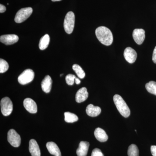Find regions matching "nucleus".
<instances>
[{
  "instance_id": "obj_30",
  "label": "nucleus",
  "mask_w": 156,
  "mask_h": 156,
  "mask_svg": "<svg viewBox=\"0 0 156 156\" xmlns=\"http://www.w3.org/2000/svg\"><path fill=\"white\" fill-rule=\"evenodd\" d=\"M75 82L77 84V85H78V84H80L81 83V81L79 80V79H78V78L76 77V78Z\"/></svg>"
},
{
  "instance_id": "obj_4",
  "label": "nucleus",
  "mask_w": 156,
  "mask_h": 156,
  "mask_svg": "<svg viewBox=\"0 0 156 156\" xmlns=\"http://www.w3.org/2000/svg\"><path fill=\"white\" fill-rule=\"evenodd\" d=\"M33 9L30 7L20 9L15 15L14 20L17 23H21L26 20L32 14Z\"/></svg>"
},
{
  "instance_id": "obj_17",
  "label": "nucleus",
  "mask_w": 156,
  "mask_h": 156,
  "mask_svg": "<svg viewBox=\"0 0 156 156\" xmlns=\"http://www.w3.org/2000/svg\"><path fill=\"white\" fill-rule=\"evenodd\" d=\"M52 79L49 75L46 76L41 82V87L42 90L46 93L50 92L52 87Z\"/></svg>"
},
{
  "instance_id": "obj_12",
  "label": "nucleus",
  "mask_w": 156,
  "mask_h": 156,
  "mask_svg": "<svg viewBox=\"0 0 156 156\" xmlns=\"http://www.w3.org/2000/svg\"><path fill=\"white\" fill-rule=\"evenodd\" d=\"M89 93L86 87H83L79 89L76 95V101L78 103L85 101L88 98Z\"/></svg>"
},
{
  "instance_id": "obj_15",
  "label": "nucleus",
  "mask_w": 156,
  "mask_h": 156,
  "mask_svg": "<svg viewBox=\"0 0 156 156\" xmlns=\"http://www.w3.org/2000/svg\"><path fill=\"white\" fill-rule=\"evenodd\" d=\"M47 149L51 154L55 156H61V151L58 146L53 142H48L46 144Z\"/></svg>"
},
{
  "instance_id": "obj_18",
  "label": "nucleus",
  "mask_w": 156,
  "mask_h": 156,
  "mask_svg": "<svg viewBox=\"0 0 156 156\" xmlns=\"http://www.w3.org/2000/svg\"><path fill=\"white\" fill-rule=\"evenodd\" d=\"M94 135L95 138L100 142H105L108 139V136L106 132L100 128H96L94 132Z\"/></svg>"
},
{
  "instance_id": "obj_23",
  "label": "nucleus",
  "mask_w": 156,
  "mask_h": 156,
  "mask_svg": "<svg viewBox=\"0 0 156 156\" xmlns=\"http://www.w3.org/2000/svg\"><path fill=\"white\" fill-rule=\"evenodd\" d=\"M128 156H139V150L138 147L135 144H131L128 149Z\"/></svg>"
},
{
  "instance_id": "obj_10",
  "label": "nucleus",
  "mask_w": 156,
  "mask_h": 156,
  "mask_svg": "<svg viewBox=\"0 0 156 156\" xmlns=\"http://www.w3.org/2000/svg\"><path fill=\"white\" fill-rule=\"evenodd\" d=\"M23 106L30 113L35 114L37 112V104L31 98H25L23 101Z\"/></svg>"
},
{
  "instance_id": "obj_5",
  "label": "nucleus",
  "mask_w": 156,
  "mask_h": 156,
  "mask_svg": "<svg viewBox=\"0 0 156 156\" xmlns=\"http://www.w3.org/2000/svg\"><path fill=\"white\" fill-rule=\"evenodd\" d=\"M1 111L4 116L11 115L13 111V103L9 97H5L1 101Z\"/></svg>"
},
{
  "instance_id": "obj_8",
  "label": "nucleus",
  "mask_w": 156,
  "mask_h": 156,
  "mask_svg": "<svg viewBox=\"0 0 156 156\" xmlns=\"http://www.w3.org/2000/svg\"><path fill=\"white\" fill-rule=\"evenodd\" d=\"M124 56L128 62L130 63H133L136 61L137 54L133 48L128 47L124 51Z\"/></svg>"
},
{
  "instance_id": "obj_14",
  "label": "nucleus",
  "mask_w": 156,
  "mask_h": 156,
  "mask_svg": "<svg viewBox=\"0 0 156 156\" xmlns=\"http://www.w3.org/2000/svg\"><path fill=\"white\" fill-rule=\"evenodd\" d=\"M89 143L87 141H81L76 151L78 156H87L89 150Z\"/></svg>"
},
{
  "instance_id": "obj_31",
  "label": "nucleus",
  "mask_w": 156,
  "mask_h": 156,
  "mask_svg": "<svg viewBox=\"0 0 156 156\" xmlns=\"http://www.w3.org/2000/svg\"><path fill=\"white\" fill-rule=\"evenodd\" d=\"M52 2H58V1H61V0H51Z\"/></svg>"
},
{
  "instance_id": "obj_19",
  "label": "nucleus",
  "mask_w": 156,
  "mask_h": 156,
  "mask_svg": "<svg viewBox=\"0 0 156 156\" xmlns=\"http://www.w3.org/2000/svg\"><path fill=\"white\" fill-rule=\"evenodd\" d=\"M50 37L49 35L46 34L41 39L39 43V48L40 50H45L48 48L50 43Z\"/></svg>"
},
{
  "instance_id": "obj_20",
  "label": "nucleus",
  "mask_w": 156,
  "mask_h": 156,
  "mask_svg": "<svg viewBox=\"0 0 156 156\" xmlns=\"http://www.w3.org/2000/svg\"><path fill=\"white\" fill-rule=\"evenodd\" d=\"M65 121L68 123H73L77 122L79 118L76 115L69 112L64 113Z\"/></svg>"
},
{
  "instance_id": "obj_22",
  "label": "nucleus",
  "mask_w": 156,
  "mask_h": 156,
  "mask_svg": "<svg viewBox=\"0 0 156 156\" xmlns=\"http://www.w3.org/2000/svg\"><path fill=\"white\" fill-rule=\"evenodd\" d=\"M145 87L148 92L156 95V82L150 81L146 84Z\"/></svg>"
},
{
  "instance_id": "obj_24",
  "label": "nucleus",
  "mask_w": 156,
  "mask_h": 156,
  "mask_svg": "<svg viewBox=\"0 0 156 156\" xmlns=\"http://www.w3.org/2000/svg\"><path fill=\"white\" fill-rule=\"evenodd\" d=\"M9 68V65L7 62L2 58L0 59V73L6 72Z\"/></svg>"
},
{
  "instance_id": "obj_25",
  "label": "nucleus",
  "mask_w": 156,
  "mask_h": 156,
  "mask_svg": "<svg viewBox=\"0 0 156 156\" xmlns=\"http://www.w3.org/2000/svg\"><path fill=\"white\" fill-rule=\"evenodd\" d=\"M76 78V76L74 75L71 74L67 75L66 77V83L69 86L73 85Z\"/></svg>"
},
{
  "instance_id": "obj_7",
  "label": "nucleus",
  "mask_w": 156,
  "mask_h": 156,
  "mask_svg": "<svg viewBox=\"0 0 156 156\" xmlns=\"http://www.w3.org/2000/svg\"><path fill=\"white\" fill-rule=\"evenodd\" d=\"M8 140L14 147H18L21 143L20 136L14 129H11L8 132Z\"/></svg>"
},
{
  "instance_id": "obj_29",
  "label": "nucleus",
  "mask_w": 156,
  "mask_h": 156,
  "mask_svg": "<svg viewBox=\"0 0 156 156\" xmlns=\"http://www.w3.org/2000/svg\"><path fill=\"white\" fill-rule=\"evenodd\" d=\"M6 8L4 5H0V13H4L6 11Z\"/></svg>"
},
{
  "instance_id": "obj_3",
  "label": "nucleus",
  "mask_w": 156,
  "mask_h": 156,
  "mask_svg": "<svg viewBox=\"0 0 156 156\" xmlns=\"http://www.w3.org/2000/svg\"><path fill=\"white\" fill-rule=\"evenodd\" d=\"M75 21V16L73 12L69 11L68 12L65 18L64 28L66 32L68 34L72 33L73 30Z\"/></svg>"
},
{
  "instance_id": "obj_26",
  "label": "nucleus",
  "mask_w": 156,
  "mask_h": 156,
  "mask_svg": "<svg viewBox=\"0 0 156 156\" xmlns=\"http://www.w3.org/2000/svg\"><path fill=\"white\" fill-rule=\"evenodd\" d=\"M91 156H104V155L99 149L95 148L92 151Z\"/></svg>"
},
{
  "instance_id": "obj_9",
  "label": "nucleus",
  "mask_w": 156,
  "mask_h": 156,
  "mask_svg": "<svg viewBox=\"0 0 156 156\" xmlns=\"http://www.w3.org/2000/svg\"><path fill=\"white\" fill-rule=\"evenodd\" d=\"M133 37L137 44L141 45L145 39V31L142 29H135L133 31Z\"/></svg>"
},
{
  "instance_id": "obj_28",
  "label": "nucleus",
  "mask_w": 156,
  "mask_h": 156,
  "mask_svg": "<svg viewBox=\"0 0 156 156\" xmlns=\"http://www.w3.org/2000/svg\"><path fill=\"white\" fill-rule=\"evenodd\" d=\"M152 60L154 63L156 64V46L154 49L153 53Z\"/></svg>"
},
{
  "instance_id": "obj_6",
  "label": "nucleus",
  "mask_w": 156,
  "mask_h": 156,
  "mask_svg": "<svg viewBox=\"0 0 156 156\" xmlns=\"http://www.w3.org/2000/svg\"><path fill=\"white\" fill-rule=\"evenodd\" d=\"M34 73L31 69H26L19 76L18 81L21 85H26L33 80Z\"/></svg>"
},
{
  "instance_id": "obj_1",
  "label": "nucleus",
  "mask_w": 156,
  "mask_h": 156,
  "mask_svg": "<svg viewBox=\"0 0 156 156\" xmlns=\"http://www.w3.org/2000/svg\"><path fill=\"white\" fill-rule=\"evenodd\" d=\"M95 33L97 39L102 44L108 46L112 44L113 41L112 33L107 27H99L96 29Z\"/></svg>"
},
{
  "instance_id": "obj_27",
  "label": "nucleus",
  "mask_w": 156,
  "mask_h": 156,
  "mask_svg": "<svg viewBox=\"0 0 156 156\" xmlns=\"http://www.w3.org/2000/svg\"><path fill=\"white\" fill-rule=\"evenodd\" d=\"M151 151L153 156H156V146H151Z\"/></svg>"
},
{
  "instance_id": "obj_16",
  "label": "nucleus",
  "mask_w": 156,
  "mask_h": 156,
  "mask_svg": "<svg viewBox=\"0 0 156 156\" xmlns=\"http://www.w3.org/2000/svg\"><path fill=\"white\" fill-rule=\"evenodd\" d=\"M86 112L89 116L95 117L100 115L101 109L99 107L95 106L93 105L90 104L87 107Z\"/></svg>"
},
{
  "instance_id": "obj_21",
  "label": "nucleus",
  "mask_w": 156,
  "mask_h": 156,
  "mask_svg": "<svg viewBox=\"0 0 156 156\" xmlns=\"http://www.w3.org/2000/svg\"><path fill=\"white\" fill-rule=\"evenodd\" d=\"M73 69L75 72L78 77L82 79L85 77L86 76L85 72L79 65L74 64L73 66Z\"/></svg>"
},
{
  "instance_id": "obj_2",
  "label": "nucleus",
  "mask_w": 156,
  "mask_h": 156,
  "mask_svg": "<svg viewBox=\"0 0 156 156\" xmlns=\"http://www.w3.org/2000/svg\"><path fill=\"white\" fill-rule=\"evenodd\" d=\"M114 102L117 109L121 115L125 118H128L130 115V109L123 99L119 95H115L113 97Z\"/></svg>"
},
{
  "instance_id": "obj_11",
  "label": "nucleus",
  "mask_w": 156,
  "mask_h": 156,
  "mask_svg": "<svg viewBox=\"0 0 156 156\" xmlns=\"http://www.w3.org/2000/svg\"><path fill=\"white\" fill-rule=\"evenodd\" d=\"M19 37L15 34L3 35L0 37V41L5 45H12L17 43Z\"/></svg>"
},
{
  "instance_id": "obj_13",
  "label": "nucleus",
  "mask_w": 156,
  "mask_h": 156,
  "mask_svg": "<svg viewBox=\"0 0 156 156\" xmlns=\"http://www.w3.org/2000/svg\"><path fill=\"white\" fill-rule=\"evenodd\" d=\"M29 149L32 156H41L40 147L34 139L30 140Z\"/></svg>"
}]
</instances>
